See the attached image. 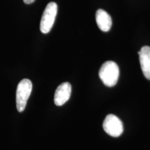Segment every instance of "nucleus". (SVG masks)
I'll list each match as a JSON object with an SVG mask.
<instances>
[{
	"label": "nucleus",
	"mask_w": 150,
	"mask_h": 150,
	"mask_svg": "<svg viewBox=\"0 0 150 150\" xmlns=\"http://www.w3.org/2000/svg\"><path fill=\"white\" fill-rule=\"evenodd\" d=\"M120 75L117 64L112 61H108L102 64L99 71V77L103 84L107 87L115 86Z\"/></svg>",
	"instance_id": "obj_1"
},
{
	"label": "nucleus",
	"mask_w": 150,
	"mask_h": 150,
	"mask_svg": "<svg viewBox=\"0 0 150 150\" xmlns=\"http://www.w3.org/2000/svg\"><path fill=\"white\" fill-rule=\"evenodd\" d=\"M32 89V82L27 79H23L18 84L16 90V106L18 112H22L25 110Z\"/></svg>",
	"instance_id": "obj_2"
},
{
	"label": "nucleus",
	"mask_w": 150,
	"mask_h": 150,
	"mask_svg": "<svg viewBox=\"0 0 150 150\" xmlns=\"http://www.w3.org/2000/svg\"><path fill=\"white\" fill-rule=\"evenodd\" d=\"M57 12V5L54 2L48 3L43 11L40 22V30L43 33L50 32L54 25Z\"/></svg>",
	"instance_id": "obj_3"
},
{
	"label": "nucleus",
	"mask_w": 150,
	"mask_h": 150,
	"mask_svg": "<svg viewBox=\"0 0 150 150\" xmlns=\"http://www.w3.org/2000/svg\"><path fill=\"white\" fill-rule=\"evenodd\" d=\"M104 131L111 136L117 137L123 133V123L116 116L108 115L103 122Z\"/></svg>",
	"instance_id": "obj_4"
},
{
	"label": "nucleus",
	"mask_w": 150,
	"mask_h": 150,
	"mask_svg": "<svg viewBox=\"0 0 150 150\" xmlns=\"http://www.w3.org/2000/svg\"><path fill=\"white\" fill-rule=\"evenodd\" d=\"M71 90V85L67 82H64L58 86L54 96V102L55 105L58 106L64 105L70 99Z\"/></svg>",
	"instance_id": "obj_5"
},
{
	"label": "nucleus",
	"mask_w": 150,
	"mask_h": 150,
	"mask_svg": "<svg viewBox=\"0 0 150 150\" xmlns=\"http://www.w3.org/2000/svg\"><path fill=\"white\" fill-rule=\"evenodd\" d=\"M141 70L145 77L150 80V47H142L138 52Z\"/></svg>",
	"instance_id": "obj_6"
},
{
	"label": "nucleus",
	"mask_w": 150,
	"mask_h": 150,
	"mask_svg": "<svg viewBox=\"0 0 150 150\" xmlns=\"http://www.w3.org/2000/svg\"><path fill=\"white\" fill-rule=\"evenodd\" d=\"M96 21L99 28L103 32H108L112 26V18L106 11L99 9L96 13Z\"/></svg>",
	"instance_id": "obj_7"
},
{
	"label": "nucleus",
	"mask_w": 150,
	"mask_h": 150,
	"mask_svg": "<svg viewBox=\"0 0 150 150\" xmlns=\"http://www.w3.org/2000/svg\"><path fill=\"white\" fill-rule=\"evenodd\" d=\"M23 1L26 4H32L33 2H34V1L35 0H23Z\"/></svg>",
	"instance_id": "obj_8"
}]
</instances>
